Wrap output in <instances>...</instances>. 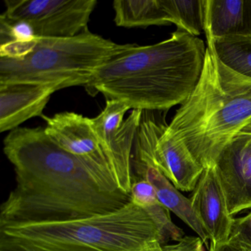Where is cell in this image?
<instances>
[{"instance_id":"6da1fadb","label":"cell","mask_w":251,"mask_h":251,"mask_svg":"<svg viewBox=\"0 0 251 251\" xmlns=\"http://www.w3.org/2000/svg\"><path fill=\"white\" fill-rule=\"evenodd\" d=\"M15 189L0 208V223L67 221L108 214L130 202L117 186L109 161L61 149L45 127H18L4 139Z\"/></svg>"},{"instance_id":"7a4b0ae2","label":"cell","mask_w":251,"mask_h":251,"mask_svg":"<svg viewBox=\"0 0 251 251\" xmlns=\"http://www.w3.org/2000/svg\"><path fill=\"white\" fill-rule=\"evenodd\" d=\"M203 41L181 30L155 45H124L86 86L132 110L166 111L182 105L196 86L205 61Z\"/></svg>"},{"instance_id":"3957f363","label":"cell","mask_w":251,"mask_h":251,"mask_svg":"<svg viewBox=\"0 0 251 251\" xmlns=\"http://www.w3.org/2000/svg\"><path fill=\"white\" fill-rule=\"evenodd\" d=\"M203 68L193 92L166 131L180 139L203 168L251 123V77L229 68L206 39Z\"/></svg>"},{"instance_id":"277c9868","label":"cell","mask_w":251,"mask_h":251,"mask_svg":"<svg viewBox=\"0 0 251 251\" xmlns=\"http://www.w3.org/2000/svg\"><path fill=\"white\" fill-rule=\"evenodd\" d=\"M158 243L153 220L131 201L86 218L0 223V251H148Z\"/></svg>"},{"instance_id":"5b68a950","label":"cell","mask_w":251,"mask_h":251,"mask_svg":"<svg viewBox=\"0 0 251 251\" xmlns=\"http://www.w3.org/2000/svg\"><path fill=\"white\" fill-rule=\"evenodd\" d=\"M123 46L89 30L73 37L39 38L33 50L25 58H0V85H51L58 91L86 87Z\"/></svg>"},{"instance_id":"8992f818","label":"cell","mask_w":251,"mask_h":251,"mask_svg":"<svg viewBox=\"0 0 251 251\" xmlns=\"http://www.w3.org/2000/svg\"><path fill=\"white\" fill-rule=\"evenodd\" d=\"M166 127L163 130L160 126L150 123L138 128L132 166H152L179 191H193L204 168L183 142L169 134Z\"/></svg>"},{"instance_id":"52a82bcc","label":"cell","mask_w":251,"mask_h":251,"mask_svg":"<svg viewBox=\"0 0 251 251\" xmlns=\"http://www.w3.org/2000/svg\"><path fill=\"white\" fill-rule=\"evenodd\" d=\"M96 0H5L6 17L31 25L38 38H67L88 30Z\"/></svg>"},{"instance_id":"ba28073f","label":"cell","mask_w":251,"mask_h":251,"mask_svg":"<svg viewBox=\"0 0 251 251\" xmlns=\"http://www.w3.org/2000/svg\"><path fill=\"white\" fill-rule=\"evenodd\" d=\"M214 167L230 215L251 209V133H238L217 157Z\"/></svg>"},{"instance_id":"9c48e42d","label":"cell","mask_w":251,"mask_h":251,"mask_svg":"<svg viewBox=\"0 0 251 251\" xmlns=\"http://www.w3.org/2000/svg\"><path fill=\"white\" fill-rule=\"evenodd\" d=\"M193 195L190 198L192 208L212 243L228 240L234 218L227 208L223 186L215 168H204Z\"/></svg>"},{"instance_id":"30bf717a","label":"cell","mask_w":251,"mask_h":251,"mask_svg":"<svg viewBox=\"0 0 251 251\" xmlns=\"http://www.w3.org/2000/svg\"><path fill=\"white\" fill-rule=\"evenodd\" d=\"M42 118L46 122L45 133L61 149L76 156L110 162L92 119L74 112L58 113L51 117L44 115Z\"/></svg>"},{"instance_id":"8fae6325","label":"cell","mask_w":251,"mask_h":251,"mask_svg":"<svg viewBox=\"0 0 251 251\" xmlns=\"http://www.w3.org/2000/svg\"><path fill=\"white\" fill-rule=\"evenodd\" d=\"M51 85L11 83L0 85V132L11 131L43 111L57 92Z\"/></svg>"},{"instance_id":"7c38bea8","label":"cell","mask_w":251,"mask_h":251,"mask_svg":"<svg viewBox=\"0 0 251 251\" xmlns=\"http://www.w3.org/2000/svg\"><path fill=\"white\" fill-rule=\"evenodd\" d=\"M206 39L251 33L250 0H203Z\"/></svg>"},{"instance_id":"4fadbf2b","label":"cell","mask_w":251,"mask_h":251,"mask_svg":"<svg viewBox=\"0 0 251 251\" xmlns=\"http://www.w3.org/2000/svg\"><path fill=\"white\" fill-rule=\"evenodd\" d=\"M132 168L133 173L135 172L138 178L146 179L153 185L160 203L169 211L174 213L202 239L204 243H206L209 238L192 208L190 199L183 196L155 167L133 166Z\"/></svg>"},{"instance_id":"5bb4252c","label":"cell","mask_w":251,"mask_h":251,"mask_svg":"<svg viewBox=\"0 0 251 251\" xmlns=\"http://www.w3.org/2000/svg\"><path fill=\"white\" fill-rule=\"evenodd\" d=\"M113 8L114 22L118 27L145 28L172 24L162 0H116Z\"/></svg>"},{"instance_id":"9a60e30c","label":"cell","mask_w":251,"mask_h":251,"mask_svg":"<svg viewBox=\"0 0 251 251\" xmlns=\"http://www.w3.org/2000/svg\"><path fill=\"white\" fill-rule=\"evenodd\" d=\"M212 40L221 61L236 73L251 77V33Z\"/></svg>"},{"instance_id":"2e32d148","label":"cell","mask_w":251,"mask_h":251,"mask_svg":"<svg viewBox=\"0 0 251 251\" xmlns=\"http://www.w3.org/2000/svg\"><path fill=\"white\" fill-rule=\"evenodd\" d=\"M162 2L177 30L194 36L204 31L203 0H162Z\"/></svg>"},{"instance_id":"e0dca14e","label":"cell","mask_w":251,"mask_h":251,"mask_svg":"<svg viewBox=\"0 0 251 251\" xmlns=\"http://www.w3.org/2000/svg\"><path fill=\"white\" fill-rule=\"evenodd\" d=\"M129 110L130 108L120 101L107 100L106 105L102 112L92 119L94 129L107 156L124 123L125 114Z\"/></svg>"},{"instance_id":"ac0fdd59","label":"cell","mask_w":251,"mask_h":251,"mask_svg":"<svg viewBox=\"0 0 251 251\" xmlns=\"http://www.w3.org/2000/svg\"><path fill=\"white\" fill-rule=\"evenodd\" d=\"M145 211L151 216L158 228L161 245H165L170 240H180L183 237V230L173 223L170 211L161 205L160 202L148 207Z\"/></svg>"},{"instance_id":"d6986e66","label":"cell","mask_w":251,"mask_h":251,"mask_svg":"<svg viewBox=\"0 0 251 251\" xmlns=\"http://www.w3.org/2000/svg\"><path fill=\"white\" fill-rule=\"evenodd\" d=\"M38 39L31 25L24 20H14L4 14L0 16V44L16 42H33Z\"/></svg>"},{"instance_id":"ffe728a7","label":"cell","mask_w":251,"mask_h":251,"mask_svg":"<svg viewBox=\"0 0 251 251\" xmlns=\"http://www.w3.org/2000/svg\"><path fill=\"white\" fill-rule=\"evenodd\" d=\"M130 195V201L144 210L159 202L155 187L146 179L133 180Z\"/></svg>"},{"instance_id":"44dd1931","label":"cell","mask_w":251,"mask_h":251,"mask_svg":"<svg viewBox=\"0 0 251 251\" xmlns=\"http://www.w3.org/2000/svg\"><path fill=\"white\" fill-rule=\"evenodd\" d=\"M38 39L33 42L10 41L0 44V58L13 60L25 58L33 50L37 44Z\"/></svg>"},{"instance_id":"7402d4cb","label":"cell","mask_w":251,"mask_h":251,"mask_svg":"<svg viewBox=\"0 0 251 251\" xmlns=\"http://www.w3.org/2000/svg\"><path fill=\"white\" fill-rule=\"evenodd\" d=\"M230 238L251 246V211L245 217L234 219Z\"/></svg>"},{"instance_id":"603a6c76","label":"cell","mask_w":251,"mask_h":251,"mask_svg":"<svg viewBox=\"0 0 251 251\" xmlns=\"http://www.w3.org/2000/svg\"><path fill=\"white\" fill-rule=\"evenodd\" d=\"M204 242L199 236H186L174 245H162L163 251H205Z\"/></svg>"},{"instance_id":"cb8c5ba5","label":"cell","mask_w":251,"mask_h":251,"mask_svg":"<svg viewBox=\"0 0 251 251\" xmlns=\"http://www.w3.org/2000/svg\"><path fill=\"white\" fill-rule=\"evenodd\" d=\"M209 251H251V246L240 241L229 238L228 240L223 243L211 242Z\"/></svg>"},{"instance_id":"d4e9b609","label":"cell","mask_w":251,"mask_h":251,"mask_svg":"<svg viewBox=\"0 0 251 251\" xmlns=\"http://www.w3.org/2000/svg\"><path fill=\"white\" fill-rule=\"evenodd\" d=\"M148 251H163L162 245L160 243H158L155 246L151 248V249L148 250Z\"/></svg>"},{"instance_id":"484cf974","label":"cell","mask_w":251,"mask_h":251,"mask_svg":"<svg viewBox=\"0 0 251 251\" xmlns=\"http://www.w3.org/2000/svg\"><path fill=\"white\" fill-rule=\"evenodd\" d=\"M242 131L247 132V133H251V123L250 125H248L245 129L242 130Z\"/></svg>"},{"instance_id":"4316f807","label":"cell","mask_w":251,"mask_h":251,"mask_svg":"<svg viewBox=\"0 0 251 251\" xmlns=\"http://www.w3.org/2000/svg\"><path fill=\"white\" fill-rule=\"evenodd\" d=\"M250 4H251V0H250Z\"/></svg>"}]
</instances>
